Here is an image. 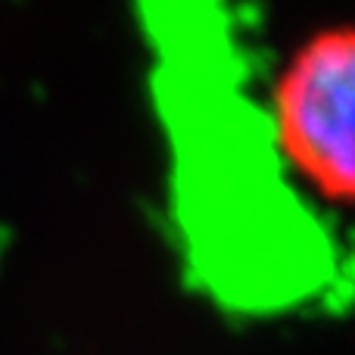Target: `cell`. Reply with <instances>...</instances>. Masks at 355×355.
Instances as JSON below:
<instances>
[{
    "label": "cell",
    "mask_w": 355,
    "mask_h": 355,
    "mask_svg": "<svg viewBox=\"0 0 355 355\" xmlns=\"http://www.w3.org/2000/svg\"><path fill=\"white\" fill-rule=\"evenodd\" d=\"M271 137L318 200L355 206V22L302 37L271 81Z\"/></svg>",
    "instance_id": "obj_1"
}]
</instances>
